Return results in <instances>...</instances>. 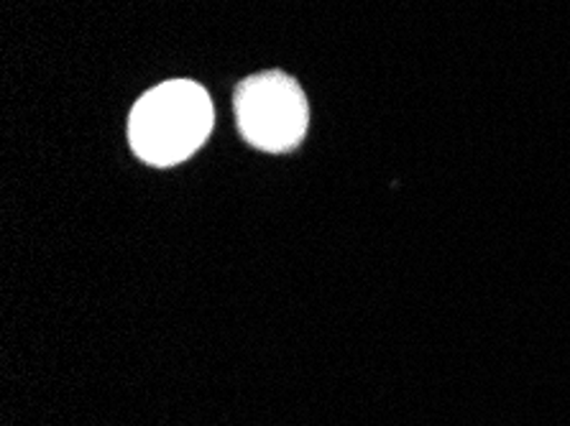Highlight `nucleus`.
I'll return each instance as SVG.
<instances>
[{
  "mask_svg": "<svg viewBox=\"0 0 570 426\" xmlns=\"http://www.w3.org/2000/svg\"><path fill=\"white\" fill-rule=\"evenodd\" d=\"M213 128V102L200 85L175 80L154 87L136 102L128 138L138 159L175 167L193 156Z\"/></svg>",
  "mask_w": 570,
  "mask_h": 426,
  "instance_id": "nucleus-1",
  "label": "nucleus"
},
{
  "mask_svg": "<svg viewBox=\"0 0 570 426\" xmlns=\"http://www.w3.org/2000/svg\"><path fill=\"white\" fill-rule=\"evenodd\" d=\"M236 118L244 138L269 153L292 151L305 138L307 100L284 72H262L238 85Z\"/></svg>",
  "mask_w": 570,
  "mask_h": 426,
  "instance_id": "nucleus-2",
  "label": "nucleus"
}]
</instances>
